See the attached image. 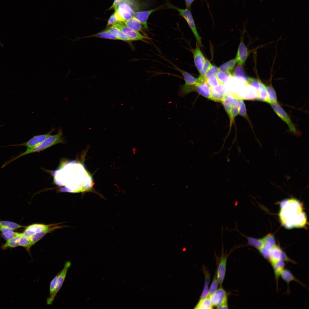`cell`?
<instances>
[{
  "label": "cell",
  "instance_id": "obj_1",
  "mask_svg": "<svg viewBox=\"0 0 309 309\" xmlns=\"http://www.w3.org/2000/svg\"><path fill=\"white\" fill-rule=\"evenodd\" d=\"M279 217L286 228H302L307 224L306 216L302 203L294 199L284 200L280 203Z\"/></svg>",
  "mask_w": 309,
  "mask_h": 309
},
{
  "label": "cell",
  "instance_id": "obj_2",
  "mask_svg": "<svg viewBox=\"0 0 309 309\" xmlns=\"http://www.w3.org/2000/svg\"><path fill=\"white\" fill-rule=\"evenodd\" d=\"M63 135L62 128H59L58 133L56 134L53 135H50L40 144L35 147L27 148L24 152L5 162L3 164V167H5L12 162L25 155L33 152H39L55 144L64 143V140L63 137Z\"/></svg>",
  "mask_w": 309,
  "mask_h": 309
},
{
  "label": "cell",
  "instance_id": "obj_3",
  "mask_svg": "<svg viewBox=\"0 0 309 309\" xmlns=\"http://www.w3.org/2000/svg\"><path fill=\"white\" fill-rule=\"evenodd\" d=\"M166 6L169 8L174 9L178 11L179 15L183 17L185 19L195 38L197 44L199 47H202L201 37L197 32L190 10L187 8L185 9L180 8L173 5L169 2L167 3Z\"/></svg>",
  "mask_w": 309,
  "mask_h": 309
},
{
  "label": "cell",
  "instance_id": "obj_4",
  "mask_svg": "<svg viewBox=\"0 0 309 309\" xmlns=\"http://www.w3.org/2000/svg\"><path fill=\"white\" fill-rule=\"evenodd\" d=\"M71 263L70 261H67L65 263L63 269L60 272L55 286L54 290L52 293L49 295L47 298V304L51 305L53 302L57 294L61 288L65 280L69 268Z\"/></svg>",
  "mask_w": 309,
  "mask_h": 309
},
{
  "label": "cell",
  "instance_id": "obj_5",
  "mask_svg": "<svg viewBox=\"0 0 309 309\" xmlns=\"http://www.w3.org/2000/svg\"><path fill=\"white\" fill-rule=\"evenodd\" d=\"M113 26L118 29L124 33L131 41H144L149 39L147 36L143 35L138 31L134 30L125 25L122 22H118Z\"/></svg>",
  "mask_w": 309,
  "mask_h": 309
},
{
  "label": "cell",
  "instance_id": "obj_6",
  "mask_svg": "<svg viewBox=\"0 0 309 309\" xmlns=\"http://www.w3.org/2000/svg\"><path fill=\"white\" fill-rule=\"evenodd\" d=\"M56 128H52L51 130L48 133L40 135L34 136L28 141L20 144L10 145L5 146H25L27 148H32L35 147L40 144L43 142L48 137L50 136L51 134L53 132Z\"/></svg>",
  "mask_w": 309,
  "mask_h": 309
},
{
  "label": "cell",
  "instance_id": "obj_7",
  "mask_svg": "<svg viewBox=\"0 0 309 309\" xmlns=\"http://www.w3.org/2000/svg\"><path fill=\"white\" fill-rule=\"evenodd\" d=\"M272 108L277 114L288 125L290 132L297 134L295 125L284 110L277 103L270 104Z\"/></svg>",
  "mask_w": 309,
  "mask_h": 309
},
{
  "label": "cell",
  "instance_id": "obj_8",
  "mask_svg": "<svg viewBox=\"0 0 309 309\" xmlns=\"http://www.w3.org/2000/svg\"><path fill=\"white\" fill-rule=\"evenodd\" d=\"M262 239L263 246L259 251L263 257L268 261L270 251L275 244V238L272 234H269Z\"/></svg>",
  "mask_w": 309,
  "mask_h": 309
},
{
  "label": "cell",
  "instance_id": "obj_9",
  "mask_svg": "<svg viewBox=\"0 0 309 309\" xmlns=\"http://www.w3.org/2000/svg\"><path fill=\"white\" fill-rule=\"evenodd\" d=\"M229 255V254L223 252V248L217 270L216 272L217 278L220 286H221L225 278L227 260Z\"/></svg>",
  "mask_w": 309,
  "mask_h": 309
},
{
  "label": "cell",
  "instance_id": "obj_10",
  "mask_svg": "<svg viewBox=\"0 0 309 309\" xmlns=\"http://www.w3.org/2000/svg\"><path fill=\"white\" fill-rule=\"evenodd\" d=\"M228 296V293L220 286L210 297L213 305L217 308L223 304L227 302Z\"/></svg>",
  "mask_w": 309,
  "mask_h": 309
},
{
  "label": "cell",
  "instance_id": "obj_11",
  "mask_svg": "<svg viewBox=\"0 0 309 309\" xmlns=\"http://www.w3.org/2000/svg\"><path fill=\"white\" fill-rule=\"evenodd\" d=\"M55 224L44 225L35 224L29 225L26 227L22 233L23 235L31 238L33 235L43 230L47 229L55 225Z\"/></svg>",
  "mask_w": 309,
  "mask_h": 309
},
{
  "label": "cell",
  "instance_id": "obj_12",
  "mask_svg": "<svg viewBox=\"0 0 309 309\" xmlns=\"http://www.w3.org/2000/svg\"><path fill=\"white\" fill-rule=\"evenodd\" d=\"M192 51L195 65L200 73L205 63V58L197 43L195 48L192 49Z\"/></svg>",
  "mask_w": 309,
  "mask_h": 309
},
{
  "label": "cell",
  "instance_id": "obj_13",
  "mask_svg": "<svg viewBox=\"0 0 309 309\" xmlns=\"http://www.w3.org/2000/svg\"><path fill=\"white\" fill-rule=\"evenodd\" d=\"M161 7L148 10L134 12L132 16L137 19L146 29H148L147 24L148 19L150 15L154 11L159 9Z\"/></svg>",
  "mask_w": 309,
  "mask_h": 309
},
{
  "label": "cell",
  "instance_id": "obj_14",
  "mask_svg": "<svg viewBox=\"0 0 309 309\" xmlns=\"http://www.w3.org/2000/svg\"><path fill=\"white\" fill-rule=\"evenodd\" d=\"M280 277L287 284L288 287L287 289L286 292V294H289L290 293L289 284L292 281L296 282L306 288H307L306 286L304 284L297 278L295 276H294L291 272L287 269H284L282 272Z\"/></svg>",
  "mask_w": 309,
  "mask_h": 309
},
{
  "label": "cell",
  "instance_id": "obj_15",
  "mask_svg": "<svg viewBox=\"0 0 309 309\" xmlns=\"http://www.w3.org/2000/svg\"><path fill=\"white\" fill-rule=\"evenodd\" d=\"M248 56L247 48L243 41L241 40L239 45L235 58L238 65L242 66L246 60Z\"/></svg>",
  "mask_w": 309,
  "mask_h": 309
},
{
  "label": "cell",
  "instance_id": "obj_16",
  "mask_svg": "<svg viewBox=\"0 0 309 309\" xmlns=\"http://www.w3.org/2000/svg\"><path fill=\"white\" fill-rule=\"evenodd\" d=\"M284 251L279 245L275 244L272 248L270 252L268 262L272 266L277 262L281 260Z\"/></svg>",
  "mask_w": 309,
  "mask_h": 309
},
{
  "label": "cell",
  "instance_id": "obj_17",
  "mask_svg": "<svg viewBox=\"0 0 309 309\" xmlns=\"http://www.w3.org/2000/svg\"><path fill=\"white\" fill-rule=\"evenodd\" d=\"M62 226H58V224H55V225L52 227L45 230H43L40 232L38 233L33 235L31 238V243L30 245V247L34 245L37 242L40 240L47 233L52 232L55 230L60 228H62Z\"/></svg>",
  "mask_w": 309,
  "mask_h": 309
},
{
  "label": "cell",
  "instance_id": "obj_18",
  "mask_svg": "<svg viewBox=\"0 0 309 309\" xmlns=\"http://www.w3.org/2000/svg\"><path fill=\"white\" fill-rule=\"evenodd\" d=\"M195 91L207 98L210 99L211 87L206 82L198 83Z\"/></svg>",
  "mask_w": 309,
  "mask_h": 309
},
{
  "label": "cell",
  "instance_id": "obj_19",
  "mask_svg": "<svg viewBox=\"0 0 309 309\" xmlns=\"http://www.w3.org/2000/svg\"><path fill=\"white\" fill-rule=\"evenodd\" d=\"M202 271L205 275V284L204 288L199 300L203 299L208 296V287L210 282L211 277L210 274L208 270V268L205 266H203L202 268Z\"/></svg>",
  "mask_w": 309,
  "mask_h": 309
},
{
  "label": "cell",
  "instance_id": "obj_20",
  "mask_svg": "<svg viewBox=\"0 0 309 309\" xmlns=\"http://www.w3.org/2000/svg\"><path fill=\"white\" fill-rule=\"evenodd\" d=\"M179 71L183 76L185 84L184 85L188 86H196L198 82L197 79L194 77L188 72L179 68H176Z\"/></svg>",
  "mask_w": 309,
  "mask_h": 309
},
{
  "label": "cell",
  "instance_id": "obj_21",
  "mask_svg": "<svg viewBox=\"0 0 309 309\" xmlns=\"http://www.w3.org/2000/svg\"><path fill=\"white\" fill-rule=\"evenodd\" d=\"M285 262L280 260L277 262L272 266L273 269L274 276L276 284L277 289H278V282L280 277L283 271L285 269Z\"/></svg>",
  "mask_w": 309,
  "mask_h": 309
},
{
  "label": "cell",
  "instance_id": "obj_22",
  "mask_svg": "<svg viewBox=\"0 0 309 309\" xmlns=\"http://www.w3.org/2000/svg\"><path fill=\"white\" fill-rule=\"evenodd\" d=\"M22 233H18L13 238L7 241V242L1 246L2 249L5 250L8 248H13L19 246V242Z\"/></svg>",
  "mask_w": 309,
  "mask_h": 309
},
{
  "label": "cell",
  "instance_id": "obj_23",
  "mask_svg": "<svg viewBox=\"0 0 309 309\" xmlns=\"http://www.w3.org/2000/svg\"><path fill=\"white\" fill-rule=\"evenodd\" d=\"M114 13L119 22L124 23L132 17V15L124 9L117 7Z\"/></svg>",
  "mask_w": 309,
  "mask_h": 309
},
{
  "label": "cell",
  "instance_id": "obj_24",
  "mask_svg": "<svg viewBox=\"0 0 309 309\" xmlns=\"http://www.w3.org/2000/svg\"><path fill=\"white\" fill-rule=\"evenodd\" d=\"M257 100L270 103L266 86L260 80V88L257 93Z\"/></svg>",
  "mask_w": 309,
  "mask_h": 309
},
{
  "label": "cell",
  "instance_id": "obj_25",
  "mask_svg": "<svg viewBox=\"0 0 309 309\" xmlns=\"http://www.w3.org/2000/svg\"><path fill=\"white\" fill-rule=\"evenodd\" d=\"M106 30L115 36L118 40L127 42L132 41L122 31L113 26H110Z\"/></svg>",
  "mask_w": 309,
  "mask_h": 309
},
{
  "label": "cell",
  "instance_id": "obj_26",
  "mask_svg": "<svg viewBox=\"0 0 309 309\" xmlns=\"http://www.w3.org/2000/svg\"><path fill=\"white\" fill-rule=\"evenodd\" d=\"M237 61L234 58L225 63L219 68V71L226 73L231 75V73L235 67Z\"/></svg>",
  "mask_w": 309,
  "mask_h": 309
},
{
  "label": "cell",
  "instance_id": "obj_27",
  "mask_svg": "<svg viewBox=\"0 0 309 309\" xmlns=\"http://www.w3.org/2000/svg\"><path fill=\"white\" fill-rule=\"evenodd\" d=\"M127 27L135 31H142V26L140 23L133 16L129 19L123 23Z\"/></svg>",
  "mask_w": 309,
  "mask_h": 309
},
{
  "label": "cell",
  "instance_id": "obj_28",
  "mask_svg": "<svg viewBox=\"0 0 309 309\" xmlns=\"http://www.w3.org/2000/svg\"><path fill=\"white\" fill-rule=\"evenodd\" d=\"M213 307L210 297L208 296L203 299L199 300L194 308L211 309L213 308Z\"/></svg>",
  "mask_w": 309,
  "mask_h": 309
},
{
  "label": "cell",
  "instance_id": "obj_29",
  "mask_svg": "<svg viewBox=\"0 0 309 309\" xmlns=\"http://www.w3.org/2000/svg\"><path fill=\"white\" fill-rule=\"evenodd\" d=\"M269 84L266 86L270 104L277 103V100L276 92L273 88L270 80Z\"/></svg>",
  "mask_w": 309,
  "mask_h": 309
},
{
  "label": "cell",
  "instance_id": "obj_30",
  "mask_svg": "<svg viewBox=\"0 0 309 309\" xmlns=\"http://www.w3.org/2000/svg\"><path fill=\"white\" fill-rule=\"evenodd\" d=\"M248 245L255 248L258 251L262 247L263 241L262 239H256L251 237H247Z\"/></svg>",
  "mask_w": 309,
  "mask_h": 309
},
{
  "label": "cell",
  "instance_id": "obj_31",
  "mask_svg": "<svg viewBox=\"0 0 309 309\" xmlns=\"http://www.w3.org/2000/svg\"><path fill=\"white\" fill-rule=\"evenodd\" d=\"M231 76L232 77L242 79L246 82L248 79V78L245 75L242 66L238 65L236 66L233 73L231 74Z\"/></svg>",
  "mask_w": 309,
  "mask_h": 309
},
{
  "label": "cell",
  "instance_id": "obj_32",
  "mask_svg": "<svg viewBox=\"0 0 309 309\" xmlns=\"http://www.w3.org/2000/svg\"><path fill=\"white\" fill-rule=\"evenodd\" d=\"M0 226L8 228L13 230L25 227V226L14 222L6 221H0Z\"/></svg>",
  "mask_w": 309,
  "mask_h": 309
},
{
  "label": "cell",
  "instance_id": "obj_33",
  "mask_svg": "<svg viewBox=\"0 0 309 309\" xmlns=\"http://www.w3.org/2000/svg\"><path fill=\"white\" fill-rule=\"evenodd\" d=\"M225 95L222 94L215 91L213 88H211L210 99L215 102H222Z\"/></svg>",
  "mask_w": 309,
  "mask_h": 309
},
{
  "label": "cell",
  "instance_id": "obj_34",
  "mask_svg": "<svg viewBox=\"0 0 309 309\" xmlns=\"http://www.w3.org/2000/svg\"><path fill=\"white\" fill-rule=\"evenodd\" d=\"M92 37L114 40H118L114 35L106 29L103 32L92 36Z\"/></svg>",
  "mask_w": 309,
  "mask_h": 309
},
{
  "label": "cell",
  "instance_id": "obj_35",
  "mask_svg": "<svg viewBox=\"0 0 309 309\" xmlns=\"http://www.w3.org/2000/svg\"><path fill=\"white\" fill-rule=\"evenodd\" d=\"M220 84H226L232 76L229 74L219 71L216 75Z\"/></svg>",
  "mask_w": 309,
  "mask_h": 309
},
{
  "label": "cell",
  "instance_id": "obj_36",
  "mask_svg": "<svg viewBox=\"0 0 309 309\" xmlns=\"http://www.w3.org/2000/svg\"><path fill=\"white\" fill-rule=\"evenodd\" d=\"M31 243L30 238L29 237L23 235L22 234L20 240L19 246L26 248L27 251L29 252L30 248Z\"/></svg>",
  "mask_w": 309,
  "mask_h": 309
},
{
  "label": "cell",
  "instance_id": "obj_37",
  "mask_svg": "<svg viewBox=\"0 0 309 309\" xmlns=\"http://www.w3.org/2000/svg\"><path fill=\"white\" fill-rule=\"evenodd\" d=\"M212 66L213 65L209 61L207 60H206L203 67L200 73V75L199 77L201 79L205 80L206 81L205 76L207 73Z\"/></svg>",
  "mask_w": 309,
  "mask_h": 309
},
{
  "label": "cell",
  "instance_id": "obj_38",
  "mask_svg": "<svg viewBox=\"0 0 309 309\" xmlns=\"http://www.w3.org/2000/svg\"><path fill=\"white\" fill-rule=\"evenodd\" d=\"M206 82L211 88H214L220 84L215 75H213L208 77Z\"/></svg>",
  "mask_w": 309,
  "mask_h": 309
},
{
  "label": "cell",
  "instance_id": "obj_39",
  "mask_svg": "<svg viewBox=\"0 0 309 309\" xmlns=\"http://www.w3.org/2000/svg\"><path fill=\"white\" fill-rule=\"evenodd\" d=\"M219 284L215 273L213 281L209 290V296L210 297L215 292L217 289Z\"/></svg>",
  "mask_w": 309,
  "mask_h": 309
},
{
  "label": "cell",
  "instance_id": "obj_40",
  "mask_svg": "<svg viewBox=\"0 0 309 309\" xmlns=\"http://www.w3.org/2000/svg\"><path fill=\"white\" fill-rule=\"evenodd\" d=\"M260 81L259 79H256L252 78H248L247 81L245 84H248L253 87L256 90L257 92H258L260 88Z\"/></svg>",
  "mask_w": 309,
  "mask_h": 309
},
{
  "label": "cell",
  "instance_id": "obj_41",
  "mask_svg": "<svg viewBox=\"0 0 309 309\" xmlns=\"http://www.w3.org/2000/svg\"><path fill=\"white\" fill-rule=\"evenodd\" d=\"M239 114L248 119L246 112V110L244 103L241 99H239Z\"/></svg>",
  "mask_w": 309,
  "mask_h": 309
},
{
  "label": "cell",
  "instance_id": "obj_42",
  "mask_svg": "<svg viewBox=\"0 0 309 309\" xmlns=\"http://www.w3.org/2000/svg\"><path fill=\"white\" fill-rule=\"evenodd\" d=\"M213 88L217 92L224 95H226L229 92L226 86L223 84H220Z\"/></svg>",
  "mask_w": 309,
  "mask_h": 309
},
{
  "label": "cell",
  "instance_id": "obj_43",
  "mask_svg": "<svg viewBox=\"0 0 309 309\" xmlns=\"http://www.w3.org/2000/svg\"><path fill=\"white\" fill-rule=\"evenodd\" d=\"M18 233V232H14L13 230H10L1 233V235L5 240L7 241L15 237Z\"/></svg>",
  "mask_w": 309,
  "mask_h": 309
},
{
  "label": "cell",
  "instance_id": "obj_44",
  "mask_svg": "<svg viewBox=\"0 0 309 309\" xmlns=\"http://www.w3.org/2000/svg\"><path fill=\"white\" fill-rule=\"evenodd\" d=\"M117 7L125 10L132 15L134 12L130 6L128 4L125 3H120L118 5Z\"/></svg>",
  "mask_w": 309,
  "mask_h": 309
},
{
  "label": "cell",
  "instance_id": "obj_45",
  "mask_svg": "<svg viewBox=\"0 0 309 309\" xmlns=\"http://www.w3.org/2000/svg\"><path fill=\"white\" fill-rule=\"evenodd\" d=\"M219 72V68L215 66H213L207 72L205 76V78L206 80L207 79L208 77L213 75H216Z\"/></svg>",
  "mask_w": 309,
  "mask_h": 309
},
{
  "label": "cell",
  "instance_id": "obj_46",
  "mask_svg": "<svg viewBox=\"0 0 309 309\" xmlns=\"http://www.w3.org/2000/svg\"><path fill=\"white\" fill-rule=\"evenodd\" d=\"M238 113V107H232L229 116L230 118L231 125L233 122L234 118L237 115Z\"/></svg>",
  "mask_w": 309,
  "mask_h": 309
},
{
  "label": "cell",
  "instance_id": "obj_47",
  "mask_svg": "<svg viewBox=\"0 0 309 309\" xmlns=\"http://www.w3.org/2000/svg\"><path fill=\"white\" fill-rule=\"evenodd\" d=\"M222 103L226 112L229 116L232 107V105L228 101L225 96Z\"/></svg>",
  "mask_w": 309,
  "mask_h": 309
},
{
  "label": "cell",
  "instance_id": "obj_48",
  "mask_svg": "<svg viewBox=\"0 0 309 309\" xmlns=\"http://www.w3.org/2000/svg\"><path fill=\"white\" fill-rule=\"evenodd\" d=\"M60 274L58 273L51 281L49 286V295H51L54 291L58 278Z\"/></svg>",
  "mask_w": 309,
  "mask_h": 309
},
{
  "label": "cell",
  "instance_id": "obj_49",
  "mask_svg": "<svg viewBox=\"0 0 309 309\" xmlns=\"http://www.w3.org/2000/svg\"><path fill=\"white\" fill-rule=\"evenodd\" d=\"M118 22L114 13L110 17L108 21L107 26L113 25Z\"/></svg>",
  "mask_w": 309,
  "mask_h": 309
},
{
  "label": "cell",
  "instance_id": "obj_50",
  "mask_svg": "<svg viewBox=\"0 0 309 309\" xmlns=\"http://www.w3.org/2000/svg\"><path fill=\"white\" fill-rule=\"evenodd\" d=\"M121 0H114L112 6L110 9H114L115 10L117 8L118 4Z\"/></svg>",
  "mask_w": 309,
  "mask_h": 309
},
{
  "label": "cell",
  "instance_id": "obj_51",
  "mask_svg": "<svg viewBox=\"0 0 309 309\" xmlns=\"http://www.w3.org/2000/svg\"><path fill=\"white\" fill-rule=\"evenodd\" d=\"M194 0H185L187 9H190L191 5Z\"/></svg>",
  "mask_w": 309,
  "mask_h": 309
},
{
  "label": "cell",
  "instance_id": "obj_52",
  "mask_svg": "<svg viewBox=\"0 0 309 309\" xmlns=\"http://www.w3.org/2000/svg\"><path fill=\"white\" fill-rule=\"evenodd\" d=\"M239 99L234 98L232 104V107H238L239 106Z\"/></svg>",
  "mask_w": 309,
  "mask_h": 309
},
{
  "label": "cell",
  "instance_id": "obj_53",
  "mask_svg": "<svg viewBox=\"0 0 309 309\" xmlns=\"http://www.w3.org/2000/svg\"><path fill=\"white\" fill-rule=\"evenodd\" d=\"M216 308L217 309H228V306L227 302H226L222 304L219 306L217 307Z\"/></svg>",
  "mask_w": 309,
  "mask_h": 309
},
{
  "label": "cell",
  "instance_id": "obj_54",
  "mask_svg": "<svg viewBox=\"0 0 309 309\" xmlns=\"http://www.w3.org/2000/svg\"><path fill=\"white\" fill-rule=\"evenodd\" d=\"M0 45H1V46L2 47H3V44H2V43H1V42H0Z\"/></svg>",
  "mask_w": 309,
  "mask_h": 309
}]
</instances>
